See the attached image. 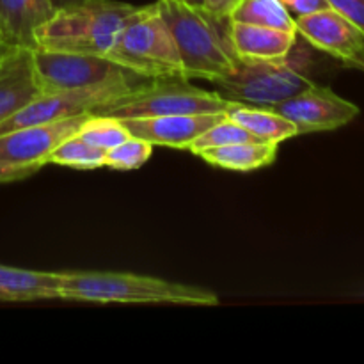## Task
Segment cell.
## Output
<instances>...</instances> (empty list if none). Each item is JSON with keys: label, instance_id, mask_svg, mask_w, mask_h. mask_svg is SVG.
I'll return each instance as SVG.
<instances>
[{"label": "cell", "instance_id": "1", "mask_svg": "<svg viewBox=\"0 0 364 364\" xmlns=\"http://www.w3.org/2000/svg\"><path fill=\"white\" fill-rule=\"evenodd\" d=\"M156 9L169 28L183 68V77L213 82L228 77L240 64L228 14L196 7L183 0H156Z\"/></svg>", "mask_w": 364, "mask_h": 364}, {"label": "cell", "instance_id": "2", "mask_svg": "<svg viewBox=\"0 0 364 364\" xmlns=\"http://www.w3.org/2000/svg\"><path fill=\"white\" fill-rule=\"evenodd\" d=\"M60 299L98 304H219V297L206 288L130 272H60Z\"/></svg>", "mask_w": 364, "mask_h": 364}, {"label": "cell", "instance_id": "3", "mask_svg": "<svg viewBox=\"0 0 364 364\" xmlns=\"http://www.w3.org/2000/svg\"><path fill=\"white\" fill-rule=\"evenodd\" d=\"M313 50L315 46L297 34L288 55L267 60L240 59L233 73L210 84L215 85L217 95L228 102L274 109L316 84L311 77Z\"/></svg>", "mask_w": 364, "mask_h": 364}, {"label": "cell", "instance_id": "4", "mask_svg": "<svg viewBox=\"0 0 364 364\" xmlns=\"http://www.w3.org/2000/svg\"><path fill=\"white\" fill-rule=\"evenodd\" d=\"M137 6L116 0H87L57 9L36 31V48L52 52L107 55Z\"/></svg>", "mask_w": 364, "mask_h": 364}, {"label": "cell", "instance_id": "5", "mask_svg": "<svg viewBox=\"0 0 364 364\" xmlns=\"http://www.w3.org/2000/svg\"><path fill=\"white\" fill-rule=\"evenodd\" d=\"M105 57L142 78H185L176 43L156 4L137 6Z\"/></svg>", "mask_w": 364, "mask_h": 364}, {"label": "cell", "instance_id": "6", "mask_svg": "<svg viewBox=\"0 0 364 364\" xmlns=\"http://www.w3.org/2000/svg\"><path fill=\"white\" fill-rule=\"evenodd\" d=\"M228 100L215 91L192 85L187 78H149L119 98L107 102L91 114L116 119L159 117L171 114L224 112Z\"/></svg>", "mask_w": 364, "mask_h": 364}, {"label": "cell", "instance_id": "7", "mask_svg": "<svg viewBox=\"0 0 364 364\" xmlns=\"http://www.w3.org/2000/svg\"><path fill=\"white\" fill-rule=\"evenodd\" d=\"M146 80H149V78H142L139 75H127V77L98 82V84L85 85V87L41 95L34 102L28 103L27 107L2 121L0 134L16 130V128L31 127V124L50 123V121L80 116V114H91L95 109L127 95L128 91H132Z\"/></svg>", "mask_w": 364, "mask_h": 364}, {"label": "cell", "instance_id": "8", "mask_svg": "<svg viewBox=\"0 0 364 364\" xmlns=\"http://www.w3.org/2000/svg\"><path fill=\"white\" fill-rule=\"evenodd\" d=\"M34 70L41 95L135 75L105 55L52 52L41 48L34 50Z\"/></svg>", "mask_w": 364, "mask_h": 364}, {"label": "cell", "instance_id": "9", "mask_svg": "<svg viewBox=\"0 0 364 364\" xmlns=\"http://www.w3.org/2000/svg\"><path fill=\"white\" fill-rule=\"evenodd\" d=\"M274 109L295 124L299 135L336 130L359 116L355 103L318 84L304 89Z\"/></svg>", "mask_w": 364, "mask_h": 364}, {"label": "cell", "instance_id": "10", "mask_svg": "<svg viewBox=\"0 0 364 364\" xmlns=\"http://www.w3.org/2000/svg\"><path fill=\"white\" fill-rule=\"evenodd\" d=\"M89 114L31 124L0 134V162L23 167H45L50 153L78 132Z\"/></svg>", "mask_w": 364, "mask_h": 364}, {"label": "cell", "instance_id": "11", "mask_svg": "<svg viewBox=\"0 0 364 364\" xmlns=\"http://www.w3.org/2000/svg\"><path fill=\"white\" fill-rule=\"evenodd\" d=\"M295 31L315 50L364 71V34L333 9L295 18Z\"/></svg>", "mask_w": 364, "mask_h": 364}, {"label": "cell", "instance_id": "12", "mask_svg": "<svg viewBox=\"0 0 364 364\" xmlns=\"http://www.w3.org/2000/svg\"><path fill=\"white\" fill-rule=\"evenodd\" d=\"M39 96L34 50L0 41V123Z\"/></svg>", "mask_w": 364, "mask_h": 364}, {"label": "cell", "instance_id": "13", "mask_svg": "<svg viewBox=\"0 0 364 364\" xmlns=\"http://www.w3.org/2000/svg\"><path fill=\"white\" fill-rule=\"evenodd\" d=\"M226 117V112L213 114H171L159 117L121 119L130 135L151 142L153 146L188 149V146L203 134Z\"/></svg>", "mask_w": 364, "mask_h": 364}, {"label": "cell", "instance_id": "14", "mask_svg": "<svg viewBox=\"0 0 364 364\" xmlns=\"http://www.w3.org/2000/svg\"><path fill=\"white\" fill-rule=\"evenodd\" d=\"M55 11L50 0H0V41L36 50V31Z\"/></svg>", "mask_w": 364, "mask_h": 364}, {"label": "cell", "instance_id": "15", "mask_svg": "<svg viewBox=\"0 0 364 364\" xmlns=\"http://www.w3.org/2000/svg\"><path fill=\"white\" fill-rule=\"evenodd\" d=\"M60 299V272L25 270L0 263V301L36 302Z\"/></svg>", "mask_w": 364, "mask_h": 364}, {"label": "cell", "instance_id": "16", "mask_svg": "<svg viewBox=\"0 0 364 364\" xmlns=\"http://www.w3.org/2000/svg\"><path fill=\"white\" fill-rule=\"evenodd\" d=\"M231 38L240 59L267 60L288 55L297 41V32L233 21Z\"/></svg>", "mask_w": 364, "mask_h": 364}, {"label": "cell", "instance_id": "17", "mask_svg": "<svg viewBox=\"0 0 364 364\" xmlns=\"http://www.w3.org/2000/svg\"><path fill=\"white\" fill-rule=\"evenodd\" d=\"M224 112L231 121L244 127L256 141L281 144V142L299 137L295 124L270 107L230 102Z\"/></svg>", "mask_w": 364, "mask_h": 364}, {"label": "cell", "instance_id": "18", "mask_svg": "<svg viewBox=\"0 0 364 364\" xmlns=\"http://www.w3.org/2000/svg\"><path fill=\"white\" fill-rule=\"evenodd\" d=\"M277 151H279V144H274V142L245 141L203 149L198 153V156L213 167L249 173V171H258L270 166L276 160Z\"/></svg>", "mask_w": 364, "mask_h": 364}, {"label": "cell", "instance_id": "19", "mask_svg": "<svg viewBox=\"0 0 364 364\" xmlns=\"http://www.w3.org/2000/svg\"><path fill=\"white\" fill-rule=\"evenodd\" d=\"M230 18L237 23L297 32L295 18H291L290 11L283 6L281 0H238Z\"/></svg>", "mask_w": 364, "mask_h": 364}, {"label": "cell", "instance_id": "20", "mask_svg": "<svg viewBox=\"0 0 364 364\" xmlns=\"http://www.w3.org/2000/svg\"><path fill=\"white\" fill-rule=\"evenodd\" d=\"M63 166L71 169L92 171L105 167V151L85 142L77 134L60 142L46 159V166Z\"/></svg>", "mask_w": 364, "mask_h": 364}, {"label": "cell", "instance_id": "21", "mask_svg": "<svg viewBox=\"0 0 364 364\" xmlns=\"http://www.w3.org/2000/svg\"><path fill=\"white\" fill-rule=\"evenodd\" d=\"M77 135L84 139L85 142L95 146V148L107 153L109 149L121 144L124 139L130 137V132H128V128L124 127V123L121 119L89 114L87 119L78 128Z\"/></svg>", "mask_w": 364, "mask_h": 364}, {"label": "cell", "instance_id": "22", "mask_svg": "<svg viewBox=\"0 0 364 364\" xmlns=\"http://www.w3.org/2000/svg\"><path fill=\"white\" fill-rule=\"evenodd\" d=\"M151 142L130 135V137L124 139L121 144H117L116 148L109 149V151L105 153V167L116 171L139 169V167H142L149 159H151Z\"/></svg>", "mask_w": 364, "mask_h": 364}, {"label": "cell", "instance_id": "23", "mask_svg": "<svg viewBox=\"0 0 364 364\" xmlns=\"http://www.w3.org/2000/svg\"><path fill=\"white\" fill-rule=\"evenodd\" d=\"M245 141H256L244 127H240L238 123L231 121L230 117H224L219 123H215L213 127H210L208 130L203 132L191 146H188L187 151H191L192 155H198L199 151L208 148H219V146H228L235 144V142H245Z\"/></svg>", "mask_w": 364, "mask_h": 364}, {"label": "cell", "instance_id": "24", "mask_svg": "<svg viewBox=\"0 0 364 364\" xmlns=\"http://www.w3.org/2000/svg\"><path fill=\"white\" fill-rule=\"evenodd\" d=\"M327 4L364 34V0H327Z\"/></svg>", "mask_w": 364, "mask_h": 364}, {"label": "cell", "instance_id": "25", "mask_svg": "<svg viewBox=\"0 0 364 364\" xmlns=\"http://www.w3.org/2000/svg\"><path fill=\"white\" fill-rule=\"evenodd\" d=\"M281 2H283V6L290 13L295 14V18L308 16V14L318 13V11L323 9H331L327 0H281Z\"/></svg>", "mask_w": 364, "mask_h": 364}, {"label": "cell", "instance_id": "26", "mask_svg": "<svg viewBox=\"0 0 364 364\" xmlns=\"http://www.w3.org/2000/svg\"><path fill=\"white\" fill-rule=\"evenodd\" d=\"M39 169H41V167H23L0 162V183H13V181L25 180V178L38 173Z\"/></svg>", "mask_w": 364, "mask_h": 364}, {"label": "cell", "instance_id": "27", "mask_svg": "<svg viewBox=\"0 0 364 364\" xmlns=\"http://www.w3.org/2000/svg\"><path fill=\"white\" fill-rule=\"evenodd\" d=\"M237 4L238 0H205L206 9L213 11L217 14H228V16H230Z\"/></svg>", "mask_w": 364, "mask_h": 364}, {"label": "cell", "instance_id": "28", "mask_svg": "<svg viewBox=\"0 0 364 364\" xmlns=\"http://www.w3.org/2000/svg\"><path fill=\"white\" fill-rule=\"evenodd\" d=\"M52 6L55 9H64V7H71V6H78V4H84L87 0H50Z\"/></svg>", "mask_w": 364, "mask_h": 364}, {"label": "cell", "instance_id": "29", "mask_svg": "<svg viewBox=\"0 0 364 364\" xmlns=\"http://www.w3.org/2000/svg\"><path fill=\"white\" fill-rule=\"evenodd\" d=\"M183 2L191 4V6H196V7H205V0H183Z\"/></svg>", "mask_w": 364, "mask_h": 364}]
</instances>
